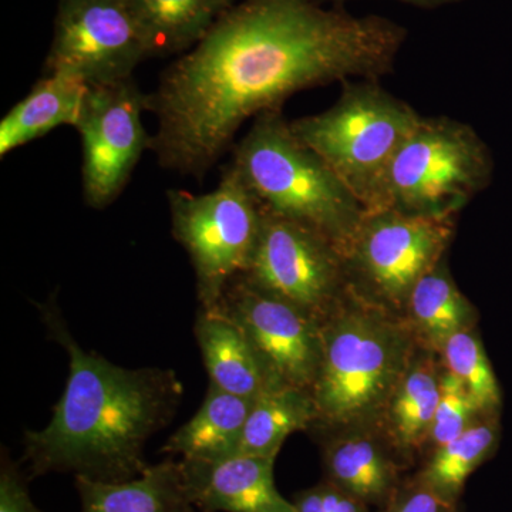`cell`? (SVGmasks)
<instances>
[{"label": "cell", "instance_id": "28", "mask_svg": "<svg viewBox=\"0 0 512 512\" xmlns=\"http://www.w3.org/2000/svg\"><path fill=\"white\" fill-rule=\"evenodd\" d=\"M318 488L326 512H369L367 504L362 500L356 498L355 495L346 493L342 488L329 483L328 480L318 484Z\"/></svg>", "mask_w": 512, "mask_h": 512}, {"label": "cell", "instance_id": "7", "mask_svg": "<svg viewBox=\"0 0 512 512\" xmlns=\"http://www.w3.org/2000/svg\"><path fill=\"white\" fill-rule=\"evenodd\" d=\"M171 232L190 256L200 309L220 308L225 289L251 264L264 207L228 163L220 184L205 194L167 191Z\"/></svg>", "mask_w": 512, "mask_h": 512}, {"label": "cell", "instance_id": "24", "mask_svg": "<svg viewBox=\"0 0 512 512\" xmlns=\"http://www.w3.org/2000/svg\"><path fill=\"white\" fill-rule=\"evenodd\" d=\"M441 355L446 370L464 384L483 414H495L501 404L500 386L483 343L471 329L458 332L444 343Z\"/></svg>", "mask_w": 512, "mask_h": 512}, {"label": "cell", "instance_id": "9", "mask_svg": "<svg viewBox=\"0 0 512 512\" xmlns=\"http://www.w3.org/2000/svg\"><path fill=\"white\" fill-rule=\"evenodd\" d=\"M241 276L320 325L350 288L345 256L330 239L265 208L255 254Z\"/></svg>", "mask_w": 512, "mask_h": 512}, {"label": "cell", "instance_id": "3", "mask_svg": "<svg viewBox=\"0 0 512 512\" xmlns=\"http://www.w3.org/2000/svg\"><path fill=\"white\" fill-rule=\"evenodd\" d=\"M412 359L410 333L349 288L322 325V362L311 392L318 423L360 429L386 412Z\"/></svg>", "mask_w": 512, "mask_h": 512}, {"label": "cell", "instance_id": "26", "mask_svg": "<svg viewBox=\"0 0 512 512\" xmlns=\"http://www.w3.org/2000/svg\"><path fill=\"white\" fill-rule=\"evenodd\" d=\"M457 505L414 477L400 484L382 512H457Z\"/></svg>", "mask_w": 512, "mask_h": 512}, {"label": "cell", "instance_id": "25", "mask_svg": "<svg viewBox=\"0 0 512 512\" xmlns=\"http://www.w3.org/2000/svg\"><path fill=\"white\" fill-rule=\"evenodd\" d=\"M484 416L464 384L453 373L444 370L441 377V394L431 424L429 444L437 448L460 436L467 427Z\"/></svg>", "mask_w": 512, "mask_h": 512}, {"label": "cell", "instance_id": "17", "mask_svg": "<svg viewBox=\"0 0 512 512\" xmlns=\"http://www.w3.org/2000/svg\"><path fill=\"white\" fill-rule=\"evenodd\" d=\"M326 480L367 505H386L400 487L399 467L379 440L363 431L323 447Z\"/></svg>", "mask_w": 512, "mask_h": 512}, {"label": "cell", "instance_id": "22", "mask_svg": "<svg viewBox=\"0 0 512 512\" xmlns=\"http://www.w3.org/2000/svg\"><path fill=\"white\" fill-rule=\"evenodd\" d=\"M406 308L421 338L440 352L451 336L471 329L476 316L444 259L417 282Z\"/></svg>", "mask_w": 512, "mask_h": 512}, {"label": "cell", "instance_id": "10", "mask_svg": "<svg viewBox=\"0 0 512 512\" xmlns=\"http://www.w3.org/2000/svg\"><path fill=\"white\" fill-rule=\"evenodd\" d=\"M151 57L127 0H60L45 73H67L87 86L131 79Z\"/></svg>", "mask_w": 512, "mask_h": 512}, {"label": "cell", "instance_id": "14", "mask_svg": "<svg viewBox=\"0 0 512 512\" xmlns=\"http://www.w3.org/2000/svg\"><path fill=\"white\" fill-rule=\"evenodd\" d=\"M194 335L211 386L247 399L274 387L244 330L220 308L198 309Z\"/></svg>", "mask_w": 512, "mask_h": 512}, {"label": "cell", "instance_id": "4", "mask_svg": "<svg viewBox=\"0 0 512 512\" xmlns=\"http://www.w3.org/2000/svg\"><path fill=\"white\" fill-rule=\"evenodd\" d=\"M229 164L266 211L315 229L345 254L365 207L295 136L281 111L256 117L232 148Z\"/></svg>", "mask_w": 512, "mask_h": 512}, {"label": "cell", "instance_id": "16", "mask_svg": "<svg viewBox=\"0 0 512 512\" xmlns=\"http://www.w3.org/2000/svg\"><path fill=\"white\" fill-rule=\"evenodd\" d=\"M90 86L67 73H45L25 99L0 121V157L45 137L57 127H76Z\"/></svg>", "mask_w": 512, "mask_h": 512}, {"label": "cell", "instance_id": "13", "mask_svg": "<svg viewBox=\"0 0 512 512\" xmlns=\"http://www.w3.org/2000/svg\"><path fill=\"white\" fill-rule=\"evenodd\" d=\"M198 512H298L276 488L275 458L180 460Z\"/></svg>", "mask_w": 512, "mask_h": 512}, {"label": "cell", "instance_id": "5", "mask_svg": "<svg viewBox=\"0 0 512 512\" xmlns=\"http://www.w3.org/2000/svg\"><path fill=\"white\" fill-rule=\"evenodd\" d=\"M423 117L377 80H348L330 109L293 120L291 127L370 210L394 156Z\"/></svg>", "mask_w": 512, "mask_h": 512}, {"label": "cell", "instance_id": "2", "mask_svg": "<svg viewBox=\"0 0 512 512\" xmlns=\"http://www.w3.org/2000/svg\"><path fill=\"white\" fill-rule=\"evenodd\" d=\"M47 335L69 356V376L45 429L26 431L28 478L70 473L97 481H127L150 464L147 441L174 419L184 386L173 369H128L84 350L70 332L56 296L39 306Z\"/></svg>", "mask_w": 512, "mask_h": 512}, {"label": "cell", "instance_id": "8", "mask_svg": "<svg viewBox=\"0 0 512 512\" xmlns=\"http://www.w3.org/2000/svg\"><path fill=\"white\" fill-rule=\"evenodd\" d=\"M454 218L366 210L345 249L350 288L392 308H406L414 286L444 259Z\"/></svg>", "mask_w": 512, "mask_h": 512}, {"label": "cell", "instance_id": "29", "mask_svg": "<svg viewBox=\"0 0 512 512\" xmlns=\"http://www.w3.org/2000/svg\"><path fill=\"white\" fill-rule=\"evenodd\" d=\"M328 2L342 3L346 0H328ZM402 2L419 6V8H439V6L451 5V3L463 2V0H402Z\"/></svg>", "mask_w": 512, "mask_h": 512}, {"label": "cell", "instance_id": "21", "mask_svg": "<svg viewBox=\"0 0 512 512\" xmlns=\"http://www.w3.org/2000/svg\"><path fill=\"white\" fill-rule=\"evenodd\" d=\"M440 372L431 357L413 356L386 407L396 446L404 453L429 443L431 424L441 394Z\"/></svg>", "mask_w": 512, "mask_h": 512}, {"label": "cell", "instance_id": "23", "mask_svg": "<svg viewBox=\"0 0 512 512\" xmlns=\"http://www.w3.org/2000/svg\"><path fill=\"white\" fill-rule=\"evenodd\" d=\"M498 437L500 430L494 414H485L483 419L474 421L456 439L434 448L433 454L417 474V480L458 503L467 478L493 456Z\"/></svg>", "mask_w": 512, "mask_h": 512}, {"label": "cell", "instance_id": "19", "mask_svg": "<svg viewBox=\"0 0 512 512\" xmlns=\"http://www.w3.org/2000/svg\"><path fill=\"white\" fill-rule=\"evenodd\" d=\"M235 0H127L151 57L188 52L204 39Z\"/></svg>", "mask_w": 512, "mask_h": 512}, {"label": "cell", "instance_id": "18", "mask_svg": "<svg viewBox=\"0 0 512 512\" xmlns=\"http://www.w3.org/2000/svg\"><path fill=\"white\" fill-rule=\"evenodd\" d=\"M255 399L208 387L207 396L190 421L175 431L161 453L181 460H221L237 454Z\"/></svg>", "mask_w": 512, "mask_h": 512}, {"label": "cell", "instance_id": "11", "mask_svg": "<svg viewBox=\"0 0 512 512\" xmlns=\"http://www.w3.org/2000/svg\"><path fill=\"white\" fill-rule=\"evenodd\" d=\"M147 94L131 79L90 87L76 124L83 150V197L87 207H110L130 181L151 134L143 124Z\"/></svg>", "mask_w": 512, "mask_h": 512}, {"label": "cell", "instance_id": "20", "mask_svg": "<svg viewBox=\"0 0 512 512\" xmlns=\"http://www.w3.org/2000/svg\"><path fill=\"white\" fill-rule=\"evenodd\" d=\"M318 423L312 394L278 386L256 397L235 456L276 458L292 433Z\"/></svg>", "mask_w": 512, "mask_h": 512}, {"label": "cell", "instance_id": "1", "mask_svg": "<svg viewBox=\"0 0 512 512\" xmlns=\"http://www.w3.org/2000/svg\"><path fill=\"white\" fill-rule=\"evenodd\" d=\"M407 30L382 16L325 9L315 0H244L175 60L147 111L164 170L202 180L251 117L281 111L295 93L392 72Z\"/></svg>", "mask_w": 512, "mask_h": 512}, {"label": "cell", "instance_id": "6", "mask_svg": "<svg viewBox=\"0 0 512 512\" xmlns=\"http://www.w3.org/2000/svg\"><path fill=\"white\" fill-rule=\"evenodd\" d=\"M493 157L477 131L450 117H423L394 156L375 207L454 218L488 187Z\"/></svg>", "mask_w": 512, "mask_h": 512}, {"label": "cell", "instance_id": "15", "mask_svg": "<svg viewBox=\"0 0 512 512\" xmlns=\"http://www.w3.org/2000/svg\"><path fill=\"white\" fill-rule=\"evenodd\" d=\"M82 512H198L192 504L181 461L167 457L127 481L74 477Z\"/></svg>", "mask_w": 512, "mask_h": 512}, {"label": "cell", "instance_id": "27", "mask_svg": "<svg viewBox=\"0 0 512 512\" xmlns=\"http://www.w3.org/2000/svg\"><path fill=\"white\" fill-rule=\"evenodd\" d=\"M28 476L9 451L2 447L0 456V512H42L33 503L28 490Z\"/></svg>", "mask_w": 512, "mask_h": 512}, {"label": "cell", "instance_id": "12", "mask_svg": "<svg viewBox=\"0 0 512 512\" xmlns=\"http://www.w3.org/2000/svg\"><path fill=\"white\" fill-rule=\"evenodd\" d=\"M254 346L272 386L311 393L322 362V325L237 276L220 303Z\"/></svg>", "mask_w": 512, "mask_h": 512}]
</instances>
